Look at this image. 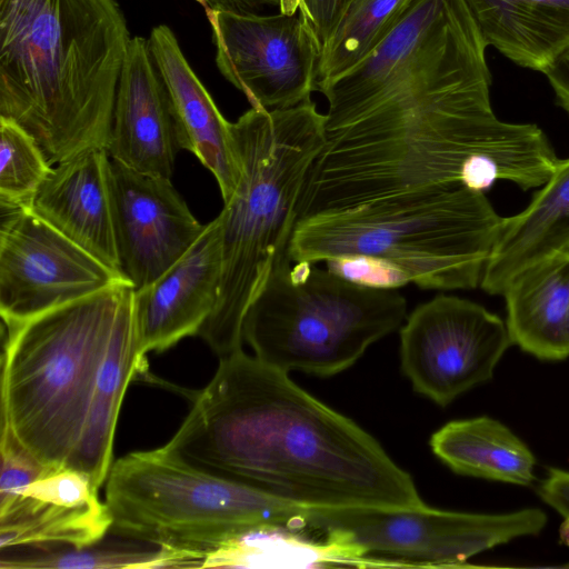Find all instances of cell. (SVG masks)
<instances>
[{"mask_svg": "<svg viewBox=\"0 0 569 569\" xmlns=\"http://www.w3.org/2000/svg\"><path fill=\"white\" fill-rule=\"evenodd\" d=\"M413 0H355L322 48L316 90L353 68L396 28Z\"/></svg>", "mask_w": 569, "mask_h": 569, "instance_id": "cell-25", "label": "cell"}, {"mask_svg": "<svg viewBox=\"0 0 569 569\" xmlns=\"http://www.w3.org/2000/svg\"><path fill=\"white\" fill-rule=\"evenodd\" d=\"M128 281L6 328L1 427L48 467H66L84 426Z\"/></svg>", "mask_w": 569, "mask_h": 569, "instance_id": "cell-6", "label": "cell"}, {"mask_svg": "<svg viewBox=\"0 0 569 569\" xmlns=\"http://www.w3.org/2000/svg\"><path fill=\"white\" fill-rule=\"evenodd\" d=\"M433 453L453 472L530 486L536 458L507 426L487 416L453 420L430 439Z\"/></svg>", "mask_w": 569, "mask_h": 569, "instance_id": "cell-23", "label": "cell"}, {"mask_svg": "<svg viewBox=\"0 0 569 569\" xmlns=\"http://www.w3.org/2000/svg\"><path fill=\"white\" fill-rule=\"evenodd\" d=\"M220 277V222L216 217L171 268L151 284L134 290L141 358L199 336L217 305Z\"/></svg>", "mask_w": 569, "mask_h": 569, "instance_id": "cell-15", "label": "cell"}, {"mask_svg": "<svg viewBox=\"0 0 569 569\" xmlns=\"http://www.w3.org/2000/svg\"><path fill=\"white\" fill-rule=\"evenodd\" d=\"M82 547L1 550V569L177 568L178 555L153 543L121 536Z\"/></svg>", "mask_w": 569, "mask_h": 569, "instance_id": "cell-24", "label": "cell"}, {"mask_svg": "<svg viewBox=\"0 0 569 569\" xmlns=\"http://www.w3.org/2000/svg\"><path fill=\"white\" fill-rule=\"evenodd\" d=\"M111 198L120 271L134 290L160 278L204 226L170 178L142 173L111 159Z\"/></svg>", "mask_w": 569, "mask_h": 569, "instance_id": "cell-13", "label": "cell"}, {"mask_svg": "<svg viewBox=\"0 0 569 569\" xmlns=\"http://www.w3.org/2000/svg\"><path fill=\"white\" fill-rule=\"evenodd\" d=\"M559 533L561 541L565 545L569 546V517L565 518V521L560 527Z\"/></svg>", "mask_w": 569, "mask_h": 569, "instance_id": "cell-34", "label": "cell"}, {"mask_svg": "<svg viewBox=\"0 0 569 569\" xmlns=\"http://www.w3.org/2000/svg\"><path fill=\"white\" fill-rule=\"evenodd\" d=\"M540 72L548 78L558 104L569 112V44L560 50Z\"/></svg>", "mask_w": 569, "mask_h": 569, "instance_id": "cell-31", "label": "cell"}, {"mask_svg": "<svg viewBox=\"0 0 569 569\" xmlns=\"http://www.w3.org/2000/svg\"><path fill=\"white\" fill-rule=\"evenodd\" d=\"M558 160L541 128L503 121L493 109L440 116L371 113L326 131L306 179L298 220L453 182L482 192L498 181L537 189Z\"/></svg>", "mask_w": 569, "mask_h": 569, "instance_id": "cell-2", "label": "cell"}, {"mask_svg": "<svg viewBox=\"0 0 569 569\" xmlns=\"http://www.w3.org/2000/svg\"><path fill=\"white\" fill-rule=\"evenodd\" d=\"M4 212L0 230L3 322L26 320L128 281L31 210Z\"/></svg>", "mask_w": 569, "mask_h": 569, "instance_id": "cell-12", "label": "cell"}, {"mask_svg": "<svg viewBox=\"0 0 569 569\" xmlns=\"http://www.w3.org/2000/svg\"><path fill=\"white\" fill-rule=\"evenodd\" d=\"M110 532L176 551L201 568L223 543L259 531L306 528L308 508L190 463L164 446L130 452L106 479Z\"/></svg>", "mask_w": 569, "mask_h": 569, "instance_id": "cell-7", "label": "cell"}, {"mask_svg": "<svg viewBox=\"0 0 569 569\" xmlns=\"http://www.w3.org/2000/svg\"><path fill=\"white\" fill-rule=\"evenodd\" d=\"M355 0H299V11L312 29L320 49L327 44Z\"/></svg>", "mask_w": 569, "mask_h": 569, "instance_id": "cell-29", "label": "cell"}, {"mask_svg": "<svg viewBox=\"0 0 569 569\" xmlns=\"http://www.w3.org/2000/svg\"><path fill=\"white\" fill-rule=\"evenodd\" d=\"M138 350L134 295L122 309L96 380L80 438L66 467L87 475L100 489L112 466L120 407L142 361Z\"/></svg>", "mask_w": 569, "mask_h": 569, "instance_id": "cell-21", "label": "cell"}, {"mask_svg": "<svg viewBox=\"0 0 569 569\" xmlns=\"http://www.w3.org/2000/svg\"><path fill=\"white\" fill-rule=\"evenodd\" d=\"M540 499L563 518L569 517V471L549 468L538 487Z\"/></svg>", "mask_w": 569, "mask_h": 569, "instance_id": "cell-30", "label": "cell"}, {"mask_svg": "<svg viewBox=\"0 0 569 569\" xmlns=\"http://www.w3.org/2000/svg\"><path fill=\"white\" fill-rule=\"evenodd\" d=\"M325 262L330 272L365 287L398 289L410 282L409 277L399 267L376 257L340 256Z\"/></svg>", "mask_w": 569, "mask_h": 569, "instance_id": "cell-28", "label": "cell"}, {"mask_svg": "<svg viewBox=\"0 0 569 569\" xmlns=\"http://www.w3.org/2000/svg\"><path fill=\"white\" fill-rule=\"evenodd\" d=\"M502 218L485 192L447 183L298 220L288 254L312 264L370 256L420 288L469 290L480 287Z\"/></svg>", "mask_w": 569, "mask_h": 569, "instance_id": "cell-5", "label": "cell"}, {"mask_svg": "<svg viewBox=\"0 0 569 569\" xmlns=\"http://www.w3.org/2000/svg\"><path fill=\"white\" fill-rule=\"evenodd\" d=\"M0 451V507H2L40 477L48 466L36 458L3 427H1Z\"/></svg>", "mask_w": 569, "mask_h": 569, "instance_id": "cell-27", "label": "cell"}, {"mask_svg": "<svg viewBox=\"0 0 569 569\" xmlns=\"http://www.w3.org/2000/svg\"><path fill=\"white\" fill-rule=\"evenodd\" d=\"M568 330H569V319H568Z\"/></svg>", "mask_w": 569, "mask_h": 569, "instance_id": "cell-35", "label": "cell"}, {"mask_svg": "<svg viewBox=\"0 0 569 569\" xmlns=\"http://www.w3.org/2000/svg\"><path fill=\"white\" fill-rule=\"evenodd\" d=\"M148 46L170 100L178 146L193 153L210 170L224 202L240 179L231 122L217 108L169 27H154Z\"/></svg>", "mask_w": 569, "mask_h": 569, "instance_id": "cell-18", "label": "cell"}, {"mask_svg": "<svg viewBox=\"0 0 569 569\" xmlns=\"http://www.w3.org/2000/svg\"><path fill=\"white\" fill-rule=\"evenodd\" d=\"M512 346L498 315L473 301L440 295L417 307L400 330L403 375L441 407L492 379Z\"/></svg>", "mask_w": 569, "mask_h": 569, "instance_id": "cell-10", "label": "cell"}, {"mask_svg": "<svg viewBox=\"0 0 569 569\" xmlns=\"http://www.w3.org/2000/svg\"><path fill=\"white\" fill-rule=\"evenodd\" d=\"M178 149L170 100L148 40L134 37L118 86L107 151L130 169L171 179Z\"/></svg>", "mask_w": 569, "mask_h": 569, "instance_id": "cell-16", "label": "cell"}, {"mask_svg": "<svg viewBox=\"0 0 569 569\" xmlns=\"http://www.w3.org/2000/svg\"><path fill=\"white\" fill-rule=\"evenodd\" d=\"M325 120L309 100L286 109L251 107L231 122L240 179L217 216L219 293L199 333L219 358L242 349L244 315L288 251L309 169L326 141Z\"/></svg>", "mask_w": 569, "mask_h": 569, "instance_id": "cell-4", "label": "cell"}, {"mask_svg": "<svg viewBox=\"0 0 569 569\" xmlns=\"http://www.w3.org/2000/svg\"><path fill=\"white\" fill-rule=\"evenodd\" d=\"M221 74L252 108L274 110L310 100L321 54L298 10L293 14H243L206 9Z\"/></svg>", "mask_w": 569, "mask_h": 569, "instance_id": "cell-11", "label": "cell"}, {"mask_svg": "<svg viewBox=\"0 0 569 569\" xmlns=\"http://www.w3.org/2000/svg\"><path fill=\"white\" fill-rule=\"evenodd\" d=\"M111 158L97 148L57 163L39 188L31 208L74 243L120 271L112 198Z\"/></svg>", "mask_w": 569, "mask_h": 569, "instance_id": "cell-17", "label": "cell"}, {"mask_svg": "<svg viewBox=\"0 0 569 569\" xmlns=\"http://www.w3.org/2000/svg\"><path fill=\"white\" fill-rule=\"evenodd\" d=\"M299 9V0H281L280 12L286 14H293Z\"/></svg>", "mask_w": 569, "mask_h": 569, "instance_id": "cell-33", "label": "cell"}, {"mask_svg": "<svg viewBox=\"0 0 569 569\" xmlns=\"http://www.w3.org/2000/svg\"><path fill=\"white\" fill-rule=\"evenodd\" d=\"M569 251V158L559 159L550 178L520 212L503 217L480 288L502 295L519 272Z\"/></svg>", "mask_w": 569, "mask_h": 569, "instance_id": "cell-19", "label": "cell"}, {"mask_svg": "<svg viewBox=\"0 0 569 569\" xmlns=\"http://www.w3.org/2000/svg\"><path fill=\"white\" fill-rule=\"evenodd\" d=\"M487 46L541 71L569 44V0H463Z\"/></svg>", "mask_w": 569, "mask_h": 569, "instance_id": "cell-22", "label": "cell"}, {"mask_svg": "<svg viewBox=\"0 0 569 569\" xmlns=\"http://www.w3.org/2000/svg\"><path fill=\"white\" fill-rule=\"evenodd\" d=\"M164 445L212 473L303 508L421 509L411 476L351 419L242 349L219 358Z\"/></svg>", "mask_w": 569, "mask_h": 569, "instance_id": "cell-1", "label": "cell"}, {"mask_svg": "<svg viewBox=\"0 0 569 569\" xmlns=\"http://www.w3.org/2000/svg\"><path fill=\"white\" fill-rule=\"evenodd\" d=\"M52 166L36 139L0 117V203L2 211L30 209Z\"/></svg>", "mask_w": 569, "mask_h": 569, "instance_id": "cell-26", "label": "cell"}, {"mask_svg": "<svg viewBox=\"0 0 569 569\" xmlns=\"http://www.w3.org/2000/svg\"><path fill=\"white\" fill-rule=\"evenodd\" d=\"M288 251L250 303L242 338L257 359L283 372L328 377L352 366L406 319L397 289L350 282Z\"/></svg>", "mask_w": 569, "mask_h": 569, "instance_id": "cell-8", "label": "cell"}, {"mask_svg": "<svg viewBox=\"0 0 569 569\" xmlns=\"http://www.w3.org/2000/svg\"><path fill=\"white\" fill-rule=\"evenodd\" d=\"M546 513L525 508L506 513L371 507L308 508L306 528L326 533L330 561L396 566H458L522 537L538 536Z\"/></svg>", "mask_w": 569, "mask_h": 569, "instance_id": "cell-9", "label": "cell"}, {"mask_svg": "<svg viewBox=\"0 0 569 569\" xmlns=\"http://www.w3.org/2000/svg\"><path fill=\"white\" fill-rule=\"evenodd\" d=\"M204 9L260 14L266 7L280 8L281 0H197Z\"/></svg>", "mask_w": 569, "mask_h": 569, "instance_id": "cell-32", "label": "cell"}, {"mask_svg": "<svg viewBox=\"0 0 569 569\" xmlns=\"http://www.w3.org/2000/svg\"><path fill=\"white\" fill-rule=\"evenodd\" d=\"M501 296L512 345L543 361L569 357V251L522 270Z\"/></svg>", "mask_w": 569, "mask_h": 569, "instance_id": "cell-20", "label": "cell"}, {"mask_svg": "<svg viewBox=\"0 0 569 569\" xmlns=\"http://www.w3.org/2000/svg\"><path fill=\"white\" fill-rule=\"evenodd\" d=\"M90 478L69 467H48L0 507V548L82 547L104 538L112 525Z\"/></svg>", "mask_w": 569, "mask_h": 569, "instance_id": "cell-14", "label": "cell"}, {"mask_svg": "<svg viewBox=\"0 0 569 569\" xmlns=\"http://www.w3.org/2000/svg\"><path fill=\"white\" fill-rule=\"evenodd\" d=\"M131 39L117 0H0V117L51 164L107 149Z\"/></svg>", "mask_w": 569, "mask_h": 569, "instance_id": "cell-3", "label": "cell"}]
</instances>
